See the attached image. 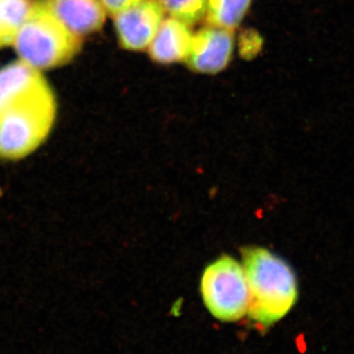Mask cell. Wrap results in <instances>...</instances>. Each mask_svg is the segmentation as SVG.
<instances>
[{
  "instance_id": "cell-9",
  "label": "cell",
  "mask_w": 354,
  "mask_h": 354,
  "mask_svg": "<svg viewBox=\"0 0 354 354\" xmlns=\"http://www.w3.org/2000/svg\"><path fill=\"white\" fill-rule=\"evenodd\" d=\"M43 77L41 71L21 60L2 67L0 69V108Z\"/></svg>"
},
{
  "instance_id": "cell-11",
  "label": "cell",
  "mask_w": 354,
  "mask_h": 354,
  "mask_svg": "<svg viewBox=\"0 0 354 354\" xmlns=\"http://www.w3.org/2000/svg\"><path fill=\"white\" fill-rule=\"evenodd\" d=\"M32 6L31 0H0V48L13 44Z\"/></svg>"
},
{
  "instance_id": "cell-3",
  "label": "cell",
  "mask_w": 354,
  "mask_h": 354,
  "mask_svg": "<svg viewBox=\"0 0 354 354\" xmlns=\"http://www.w3.org/2000/svg\"><path fill=\"white\" fill-rule=\"evenodd\" d=\"M12 44L21 62L41 71L70 62L80 50L81 39L65 28L46 2L38 1L32 3Z\"/></svg>"
},
{
  "instance_id": "cell-10",
  "label": "cell",
  "mask_w": 354,
  "mask_h": 354,
  "mask_svg": "<svg viewBox=\"0 0 354 354\" xmlns=\"http://www.w3.org/2000/svg\"><path fill=\"white\" fill-rule=\"evenodd\" d=\"M251 3L252 0H207V23L234 31L245 18Z\"/></svg>"
},
{
  "instance_id": "cell-5",
  "label": "cell",
  "mask_w": 354,
  "mask_h": 354,
  "mask_svg": "<svg viewBox=\"0 0 354 354\" xmlns=\"http://www.w3.org/2000/svg\"><path fill=\"white\" fill-rule=\"evenodd\" d=\"M160 0H144L114 17V27L120 46L127 50H145L152 43L165 19Z\"/></svg>"
},
{
  "instance_id": "cell-4",
  "label": "cell",
  "mask_w": 354,
  "mask_h": 354,
  "mask_svg": "<svg viewBox=\"0 0 354 354\" xmlns=\"http://www.w3.org/2000/svg\"><path fill=\"white\" fill-rule=\"evenodd\" d=\"M200 290L212 315L223 322H235L246 315L248 286L241 263L223 255L203 272Z\"/></svg>"
},
{
  "instance_id": "cell-7",
  "label": "cell",
  "mask_w": 354,
  "mask_h": 354,
  "mask_svg": "<svg viewBox=\"0 0 354 354\" xmlns=\"http://www.w3.org/2000/svg\"><path fill=\"white\" fill-rule=\"evenodd\" d=\"M53 15L78 38L99 31L106 11L100 0H46Z\"/></svg>"
},
{
  "instance_id": "cell-13",
  "label": "cell",
  "mask_w": 354,
  "mask_h": 354,
  "mask_svg": "<svg viewBox=\"0 0 354 354\" xmlns=\"http://www.w3.org/2000/svg\"><path fill=\"white\" fill-rule=\"evenodd\" d=\"M262 39L256 32L248 31L242 35L241 39V53L242 57L252 58L259 53Z\"/></svg>"
},
{
  "instance_id": "cell-1",
  "label": "cell",
  "mask_w": 354,
  "mask_h": 354,
  "mask_svg": "<svg viewBox=\"0 0 354 354\" xmlns=\"http://www.w3.org/2000/svg\"><path fill=\"white\" fill-rule=\"evenodd\" d=\"M241 256L249 292L247 314L254 322L269 327L297 304L295 272L285 260L263 247H245Z\"/></svg>"
},
{
  "instance_id": "cell-8",
  "label": "cell",
  "mask_w": 354,
  "mask_h": 354,
  "mask_svg": "<svg viewBox=\"0 0 354 354\" xmlns=\"http://www.w3.org/2000/svg\"><path fill=\"white\" fill-rule=\"evenodd\" d=\"M192 37L189 25L174 18H165L148 46L149 55L153 62L160 64L184 62Z\"/></svg>"
},
{
  "instance_id": "cell-12",
  "label": "cell",
  "mask_w": 354,
  "mask_h": 354,
  "mask_svg": "<svg viewBox=\"0 0 354 354\" xmlns=\"http://www.w3.org/2000/svg\"><path fill=\"white\" fill-rule=\"evenodd\" d=\"M171 18L194 25L206 16L207 0H160Z\"/></svg>"
},
{
  "instance_id": "cell-14",
  "label": "cell",
  "mask_w": 354,
  "mask_h": 354,
  "mask_svg": "<svg viewBox=\"0 0 354 354\" xmlns=\"http://www.w3.org/2000/svg\"><path fill=\"white\" fill-rule=\"evenodd\" d=\"M106 13L115 16L116 14L136 6L144 0H100Z\"/></svg>"
},
{
  "instance_id": "cell-6",
  "label": "cell",
  "mask_w": 354,
  "mask_h": 354,
  "mask_svg": "<svg viewBox=\"0 0 354 354\" xmlns=\"http://www.w3.org/2000/svg\"><path fill=\"white\" fill-rule=\"evenodd\" d=\"M234 48V31L209 25L193 34L184 62L197 73H220L230 64Z\"/></svg>"
},
{
  "instance_id": "cell-2",
  "label": "cell",
  "mask_w": 354,
  "mask_h": 354,
  "mask_svg": "<svg viewBox=\"0 0 354 354\" xmlns=\"http://www.w3.org/2000/svg\"><path fill=\"white\" fill-rule=\"evenodd\" d=\"M57 102L44 77L0 108V158L27 157L46 139L55 123Z\"/></svg>"
}]
</instances>
